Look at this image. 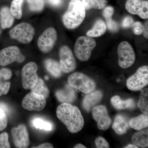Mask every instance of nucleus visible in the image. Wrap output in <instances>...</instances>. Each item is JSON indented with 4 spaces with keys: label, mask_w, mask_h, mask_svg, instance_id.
Masks as SVG:
<instances>
[{
    "label": "nucleus",
    "mask_w": 148,
    "mask_h": 148,
    "mask_svg": "<svg viewBox=\"0 0 148 148\" xmlns=\"http://www.w3.org/2000/svg\"><path fill=\"white\" fill-rule=\"evenodd\" d=\"M58 119L67 127L69 132L75 133L79 132L84 125V121L80 111L77 107L71 103H63L56 109Z\"/></svg>",
    "instance_id": "obj_1"
},
{
    "label": "nucleus",
    "mask_w": 148,
    "mask_h": 148,
    "mask_svg": "<svg viewBox=\"0 0 148 148\" xmlns=\"http://www.w3.org/2000/svg\"><path fill=\"white\" fill-rule=\"evenodd\" d=\"M86 9L80 0H71L62 17L64 26L70 29H76L84 20Z\"/></svg>",
    "instance_id": "obj_2"
},
{
    "label": "nucleus",
    "mask_w": 148,
    "mask_h": 148,
    "mask_svg": "<svg viewBox=\"0 0 148 148\" xmlns=\"http://www.w3.org/2000/svg\"><path fill=\"white\" fill-rule=\"evenodd\" d=\"M96 46V41L92 37L88 36L79 37L74 47L75 55L79 61H88Z\"/></svg>",
    "instance_id": "obj_3"
},
{
    "label": "nucleus",
    "mask_w": 148,
    "mask_h": 148,
    "mask_svg": "<svg viewBox=\"0 0 148 148\" xmlns=\"http://www.w3.org/2000/svg\"><path fill=\"white\" fill-rule=\"evenodd\" d=\"M68 81L72 87L85 94L92 92L96 87V84L93 79L79 72H75L70 75Z\"/></svg>",
    "instance_id": "obj_4"
},
{
    "label": "nucleus",
    "mask_w": 148,
    "mask_h": 148,
    "mask_svg": "<svg viewBox=\"0 0 148 148\" xmlns=\"http://www.w3.org/2000/svg\"><path fill=\"white\" fill-rule=\"evenodd\" d=\"M12 38L23 44H28L33 39L35 29L31 24L22 22L12 28L9 32Z\"/></svg>",
    "instance_id": "obj_5"
},
{
    "label": "nucleus",
    "mask_w": 148,
    "mask_h": 148,
    "mask_svg": "<svg viewBox=\"0 0 148 148\" xmlns=\"http://www.w3.org/2000/svg\"><path fill=\"white\" fill-rule=\"evenodd\" d=\"M119 65L121 68L127 69L133 65L136 60V55L132 46L124 41L119 44L118 47Z\"/></svg>",
    "instance_id": "obj_6"
},
{
    "label": "nucleus",
    "mask_w": 148,
    "mask_h": 148,
    "mask_svg": "<svg viewBox=\"0 0 148 148\" xmlns=\"http://www.w3.org/2000/svg\"><path fill=\"white\" fill-rule=\"evenodd\" d=\"M148 84V66L140 67L135 74L130 77L126 81V85L129 90L139 91Z\"/></svg>",
    "instance_id": "obj_7"
},
{
    "label": "nucleus",
    "mask_w": 148,
    "mask_h": 148,
    "mask_svg": "<svg viewBox=\"0 0 148 148\" xmlns=\"http://www.w3.org/2000/svg\"><path fill=\"white\" fill-rule=\"evenodd\" d=\"M25 60V56L21 53L18 47L12 46L0 51V66H6L14 62L21 63Z\"/></svg>",
    "instance_id": "obj_8"
},
{
    "label": "nucleus",
    "mask_w": 148,
    "mask_h": 148,
    "mask_svg": "<svg viewBox=\"0 0 148 148\" xmlns=\"http://www.w3.org/2000/svg\"><path fill=\"white\" fill-rule=\"evenodd\" d=\"M38 66L34 62L25 65L21 71L22 86L26 90L31 89L36 83L38 77L37 74Z\"/></svg>",
    "instance_id": "obj_9"
},
{
    "label": "nucleus",
    "mask_w": 148,
    "mask_h": 148,
    "mask_svg": "<svg viewBox=\"0 0 148 148\" xmlns=\"http://www.w3.org/2000/svg\"><path fill=\"white\" fill-rule=\"evenodd\" d=\"M59 64L61 71L65 73L74 71L77 67L76 61L71 49L68 46H63L59 51Z\"/></svg>",
    "instance_id": "obj_10"
},
{
    "label": "nucleus",
    "mask_w": 148,
    "mask_h": 148,
    "mask_svg": "<svg viewBox=\"0 0 148 148\" xmlns=\"http://www.w3.org/2000/svg\"><path fill=\"white\" fill-rule=\"evenodd\" d=\"M57 38V32L54 28H48L40 36L38 46L43 53H47L52 50Z\"/></svg>",
    "instance_id": "obj_11"
},
{
    "label": "nucleus",
    "mask_w": 148,
    "mask_h": 148,
    "mask_svg": "<svg viewBox=\"0 0 148 148\" xmlns=\"http://www.w3.org/2000/svg\"><path fill=\"white\" fill-rule=\"evenodd\" d=\"M46 103V98L44 96L31 92L24 97L22 105L27 110L40 111L45 108Z\"/></svg>",
    "instance_id": "obj_12"
},
{
    "label": "nucleus",
    "mask_w": 148,
    "mask_h": 148,
    "mask_svg": "<svg viewBox=\"0 0 148 148\" xmlns=\"http://www.w3.org/2000/svg\"><path fill=\"white\" fill-rule=\"evenodd\" d=\"M92 117L97 122L98 129L104 130L108 129L112 123V119L105 106L94 107L92 109Z\"/></svg>",
    "instance_id": "obj_13"
},
{
    "label": "nucleus",
    "mask_w": 148,
    "mask_h": 148,
    "mask_svg": "<svg viewBox=\"0 0 148 148\" xmlns=\"http://www.w3.org/2000/svg\"><path fill=\"white\" fill-rule=\"evenodd\" d=\"M125 7L130 13L138 15L143 19L148 18V1L145 0H127Z\"/></svg>",
    "instance_id": "obj_14"
},
{
    "label": "nucleus",
    "mask_w": 148,
    "mask_h": 148,
    "mask_svg": "<svg viewBox=\"0 0 148 148\" xmlns=\"http://www.w3.org/2000/svg\"><path fill=\"white\" fill-rule=\"evenodd\" d=\"M14 144L16 148L28 147L30 143L29 133L25 125H19L11 130Z\"/></svg>",
    "instance_id": "obj_15"
},
{
    "label": "nucleus",
    "mask_w": 148,
    "mask_h": 148,
    "mask_svg": "<svg viewBox=\"0 0 148 148\" xmlns=\"http://www.w3.org/2000/svg\"><path fill=\"white\" fill-rule=\"evenodd\" d=\"M103 96V93L100 90H93L87 93L83 101V108L87 112H90L101 101Z\"/></svg>",
    "instance_id": "obj_16"
},
{
    "label": "nucleus",
    "mask_w": 148,
    "mask_h": 148,
    "mask_svg": "<svg viewBox=\"0 0 148 148\" xmlns=\"http://www.w3.org/2000/svg\"><path fill=\"white\" fill-rule=\"evenodd\" d=\"M56 96L61 103H71L76 99L77 94L69 84L66 85L64 89L57 90L56 92Z\"/></svg>",
    "instance_id": "obj_17"
},
{
    "label": "nucleus",
    "mask_w": 148,
    "mask_h": 148,
    "mask_svg": "<svg viewBox=\"0 0 148 148\" xmlns=\"http://www.w3.org/2000/svg\"><path fill=\"white\" fill-rule=\"evenodd\" d=\"M129 126V121L127 117L118 114L115 118L112 127L117 134L122 135L127 132Z\"/></svg>",
    "instance_id": "obj_18"
},
{
    "label": "nucleus",
    "mask_w": 148,
    "mask_h": 148,
    "mask_svg": "<svg viewBox=\"0 0 148 148\" xmlns=\"http://www.w3.org/2000/svg\"><path fill=\"white\" fill-rule=\"evenodd\" d=\"M14 17L10 9L7 7H4L0 10V24L2 29H6L10 28L13 25Z\"/></svg>",
    "instance_id": "obj_19"
},
{
    "label": "nucleus",
    "mask_w": 148,
    "mask_h": 148,
    "mask_svg": "<svg viewBox=\"0 0 148 148\" xmlns=\"http://www.w3.org/2000/svg\"><path fill=\"white\" fill-rule=\"evenodd\" d=\"M111 103L116 110L132 109L135 107V101L133 99L129 98L127 100H123L118 95L112 97L111 99Z\"/></svg>",
    "instance_id": "obj_20"
},
{
    "label": "nucleus",
    "mask_w": 148,
    "mask_h": 148,
    "mask_svg": "<svg viewBox=\"0 0 148 148\" xmlns=\"http://www.w3.org/2000/svg\"><path fill=\"white\" fill-rule=\"evenodd\" d=\"M46 69L53 77L59 78L62 75V71L60 64L53 59H47L44 61Z\"/></svg>",
    "instance_id": "obj_21"
},
{
    "label": "nucleus",
    "mask_w": 148,
    "mask_h": 148,
    "mask_svg": "<svg viewBox=\"0 0 148 148\" xmlns=\"http://www.w3.org/2000/svg\"><path fill=\"white\" fill-rule=\"evenodd\" d=\"M129 125L133 129L137 130H142L148 127L147 115L142 114L139 116L132 119L129 121Z\"/></svg>",
    "instance_id": "obj_22"
},
{
    "label": "nucleus",
    "mask_w": 148,
    "mask_h": 148,
    "mask_svg": "<svg viewBox=\"0 0 148 148\" xmlns=\"http://www.w3.org/2000/svg\"><path fill=\"white\" fill-rule=\"evenodd\" d=\"M148 129L140 130L133 135L132 138V142L135 145L141 148H147L148 147Z\"/></svg>",
    "instance_id": "obj_23"
},
{
    "label": "nucleus",
    "mask_w": 148,
    "mask_h": 148,
    "mask_svg": "<svg viewBox=\"0 0 148 148\" xmlns=\"http://www.w3.org/2000/svg\"><path fill=\"white\" fill-rule=\"evenodd\" d=\"M107 30V27L105 22L102 19H98L95 21L92 29L86 33L88 36L98 37L105 34Z\"/></svg>",
    "instance_id": "obj_24"
},
{
    "label": "nucleus",
    "mask_w": 148,
    "mask_h": 148,
    "mask_svg": "<svg viewBox=\"0 0 148 148\" xmlns=\"http://www.w3.org/2000/svg\"><path fill=\"white\" fill-rule=\"evenodd\" d=\"M31 90L32 92L42 95L45 98H48L49 95V90L45 82L40 78L38 77L36 83Z\"/></svg>",
    "instance_id": "obj_25"
},
{
    "label": "nucleus",
    "mask_w": 148,
    "mask_h": 148,
    "mask_svg": "<svg viewBox=\"0 0 148 148\" xmlns=\"http://www.w3.org/2000/svg\"><path fill=\"white\" fill-rule=\"evenodd\" d=\"M82 2L86 10L95 9L101 10L105 8L107 5V0H82Z\"/></svg>",
    "instance_id": "obj_26"
},
{
    "label": "nucleus",
    "mask_w": 148,
    "mask_h": 148,
    "mask_svg": "<svg viewBox=\"0 0 148 148\" xmlns=\"http://www.w3.org/2000/svg\"><path fill=\"white\" fill-rule=\"evenodd\" d=\"M138 108L143 114L148 115V88L141 90L138 103Z\"/></svg>",
    "instance_id": "obj_27"
},
{
    "label": "nucleus",
    "mask_w": 148,
    "mask_h": 148,
    "mask_svg": "<svg viewBox=\"0 0 148 148\" xmlns=\"http://www.w3.org/2000/svg\"><path fill=\"white\" fill-rule=\"evenodd\" d=\"M24 0H13L11 4L10 10L14 18L20 19L22 16V5Z\"/></svg>",
    "instance_id": "obj_28"
},
{
    "label": "nucleus",
    "mask_w": 148,
    "mask_h": 148,
    "mask_svg": "<svg viewBox=\"0 0 148 148\" xmlns=\"http://www.w3.org/2000/svg\"><path fill=\"white\" fill-rule=\"evenodd\" d=\"M32 123L37 129L49 131H51L52 129V125L51 123L38 118L33 120Z\"/></svg>",
    "instance_id": "obj_29"
},
{
    "label": "nucleus",
    "mask_w": 148,
    "mask_h": 148,
    "mask_svg": "<svg viewBox=\"0 0 148 148\" xmlns=\"http://www.w3.org/2000/svg\"><path fill=\"white\" fill-rule=\"evenodd\" d=\"M30 10L39 12L42 10L44 6V0H27Z\"/></svg>",
    "instance_id": "obj_30"
},
{
    "label": "nucleus",
    "mask_w": 148,
    "mask_h": 148,
    "mask_svg": "<svg viewBox=\"0 0 148 148\" xmlns=\"http://www.w3.org/2000/svg\"><path fill=\"white\" fill-rule=\"evenodd\" d=\"M7 124L8 119L6 112L0 108V131L5 129Z\"/></svg>",
    "instance_id": "obj_31"
},
{
    "label": "nucleus",
    "mask_w": 148,
    "mask_h": 148,
    "mask_svg": "<svg viewBox=\"0 0 148 148\" xmlns=\"http://www.w3.org/2000/svg\"><path fill=\"white\" fill-rule=\"evenodd\" d=\"M10 148L8 142V135L6 132H3L0 135V148Z\"/></svg>",
    "instance_id": "obj_32"
},
{
    "label": "nucleus",
    "mask_w": 148,
    "mask_h": 148,
    "mask_svg": "<svg viewBox=\"0 0 148 148\" xmlns=\"http://www.w3.org/2000/svg\"><path fill=\"white\" fill-rule=\"evenodd\" d=\"M106 20V27L110 31L112 32H116L119 29L118 24L112 19V18H107Z\"/></svg>",
    "instance_id": "obj_33"
},
{
    "label": "nucleus",
    "mask_w": 148,
    "mask_h": 148,
    "mask_svg": "<svg viewBox=\"0 0 148 148\" xmlns=\"http://www.w3.org/2000/svg\"><path fill=\"white\" fill-rule=\"evenodd\" d=\"M95 144L98 148H109L110 145L106 139L102 137H98L95 140Z\"/></svg>",
    "instance_id": "obj_34"
},
{
    "label": "nucleus",
    "mask_w": 148,
    "mask_h": 148,
    "mask_svg": "<svg viewBox=\"0 0 148 148\" xmlns=\"http://www.w3.org/2000/svg\"><path fill=\"white\" fill-rule=\"evenodd\" d=\"M134 34L136 35L142 34L143 31V24L140 21L134 22L132 27Z\"/></svg>",
    "instance_id": "obj_35"
},
{
    "label": "nucleus",
    "mask_w": 148,
    "mask_h": 148,
    "mask_svg": "<svg viewBox=\"0 0 148 148\" xmlns=\"http://www.w3.org/2000/svg\"><path fill=\"white\" fill-rule=\"evenodd\" d=\"M12 73L10 69L4 68L0 70V79L5 80L10 79Z\"/></svg>",
    "instance_id": "obj_36"
},
{
    "label": "nucleus",
    "mask_w": 148,
    "mask_h": 148,
    "mask_svg": "<svg viewBox=\"0 0 148 148\" xmlns=\"http://www.w3.org/2000/svg\"><path fill=\"white\" fill-rule=\"evenodd\" d=\"M10 86V82H0V96L7 94L9 90Z\"/></svg>",
    "instance_id": "obj_37"
},
{
    "label": "nucleus",
    "mask_w": 148,
    "mask_h": 148,
    "mask_svg": "<svg viewBox=\"0 0 148 148\" xmlns=\"http://www.w3.org/2000/svg\"><path fill=\"white\" fill-rule=\"evenodd\" d=\"M114 13L113 8L111 6H108L104 8L103 11V16L106 19L111 18L113 15Z\"/></svg>",
    "instance_id": "obj_38"
},
{
    "label": "nucleus",
    "mask_w": 148,
    "mask_h": 148,
    "mask_svg": "<svg viewBox=\"0 0 148 148\" xmlns=\"http://www.w3.org/2000/svg\"><path fill=\"white\" fill-rule=\"evenodd\" d=\"M134 21L131 16H125L122 21V26L124 28H131Z\"/></svg>",
    "instance_id": "obj_39"
},
{
    "label": "nucleus",
    "mask_w": 148,
    "mask_h": 148,
    "mask_svg": "<svg viewBox=\"0 0 148 148\" xmlns=\"http://www.w3.org/2000/svg\"><path fill=\"white\" fill-rule=\"evenodd\" d=\"M48 3L54 7H58L62 4V0H47Z\"/></svg>",
    "instance_id": "obj_40"
},
{
    "label": "nucleus",
    "mask_w": 148,
    "mask_h": 148,
    "mask_svg": "<svg viewBox=\"0 0 148 148\" xmlns=\"http://www.w3.org/2000/svg\"><path fill=\"white\" fill-rule=\"evenodd\" d=\"M143 34L146 38H148V21H146L143 24Z\"/></svg>",
    "instance_id": "obj_41"
},
{
    "label": "nucleus",
    "mask_w": 148,
    "mask_h": 148,
    "mask_svg": "<svg viewBox=\"0 0 148 148\" xmlns=\"http://www.w3.org/2000/svg\"><path fill=\"white\" fill-rule=\"evenodd\" d=\"M33 148H52L53 146L51 144L49 143H45L41 144L37 147H33Z\"/></svg>",
    "instance_id": "obj_42"
},
{
    "label": "nucleus",
    "mask_w": 148,
    "mask_h": 148,
    "mask_svg": "<svg viewBox=\"0 0 148 148\" xmlns=\"http://www.w3.org/2000/svg\"><path fill=\"white\" fill-rule=\"evenodd\" d=\"M0 108H1L3 110L5 111L7 113L8 112V108L5 104L3 103H0Z\"/></svg>",
    "instance_id": "obj_43"
},
{
    "label": "nucleus",
    "mask_w": 148,
    "mask_h": 148,
    "mask_svg": "<svg viewBox=\"0 0 148 148\" xmlns=\"http://www.w3.org/2000/svg\"><path fill=\"white\" fill-rule=\"evenodd\" d=\"M125 148H139L138 146L135 145H131V144H129L125 146L124 147Z\"/></svg>",
    "instance_id": "obj_44"
},
{
    "label": "nucleus",
    "mask_w": 148,
    "mask_h": 148,
    "mask_svg": "<svg viewBox=\"0 0 148 148\" xmlns=\"http://www.w3.org/2000/svg\"><path fill=\"white\" fill-rule=\"evenodd\" d=\"M74 148H86V147L85 146L83 145L82 144H77V145H76L74 146Z\"/></svg>",
    "instance_id": "obj_45"
},
{
    "label": "nucleus",
    "mask_w": 148,
    "mask_h": 148,
    "mask_svg": "<svg viewBox=\"0 0 148 148\" xmlns=\"http://www.w3.org/2000/svg\"><path fill=\"white\" fill-rule=\"evenodd\" d=\"M45 78L46 80H47L49 79V77L47 76H46L45 77Z\"/></svg>",
    "instance_id": "obj_46"
},
{
    "label": "nucleus",
    "mask_w": 148,
    "mask_h": 148,
    "mask_svg": "<svg viewBox=\"0 0 148 148\" xmlns=\"http://www.w3.org/2000/svg\"><path fill=\"white\" fill-rule=\"evenodd\" d=\"M0 34H1V30H0Z\"/></svg>",
    "instance_id": "obj_47"
}]
</instances>
